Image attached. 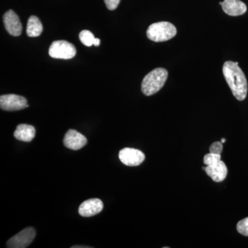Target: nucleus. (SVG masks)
Wrapping results in <instances>:
<instances>
[{
	"label": "nucleus",
	"mask_w": 248,
	"mask_h": 248,
	"mask_svg": "<svg viewBox=\"0 0 248 248\" xmlns=\"http://www.w3.org/2000/svg\"><path fill=\"white\" fill-rule=\"evenodd\" d=\"M223 76L231 89L233 95L239 101L246 99L248 93V81L238 62L228 61L223 67Z\"/></svg>",
	"instance_id": "nucleus-1"
},
{
	"label": "nucleus",
	"mask_w": 248,
	"mask_h": 248,
	"mask_svg": "<svg viewBox=\"0 0 248 248\" xmlns=\"http://www.w3.org/2000/svg\"><path fill=\"white\" fill-rule=\"evenodd\" d=\"M169 73L162 68H155L144 78L141 84V91L146 96H151L159 92L164 86Z\"/></svg>",
	"instance_id": "nucleus-2"
},
{
	"label": "nucleus",
	"mask_w": 248,
	"mask_h": 248,
	"mask_svg": "<svg viewBox=\"0 0 248 248\" xmlns=\"http://www.w3.org/2000/svg\"><path fill=\"white\" fill-rule=\"evenodd\" d=\"M146 34L148 38L153 42H166L176 35L177 29L170 22H156L148 27Z\"/></svg>",
	"instance_id": "nucleus-3"
},
{
	"label": "nucleus",
	"mask_w": 248,
	"mask_h": 248,
	"mask_svg": "<svg viewBox=\"0 0 248 248\" xmlns=\"http://www.w3.org/2000/svg\"><path fill=\"white\" fill-rule=\"evenodd\" d=\"M76 48L71 43L65 40L55 41L49 48V55L55 59L70 60L76 55Z\"/></svg>",
	"instance_id": "nucleus-4"
},
{
	"label": "nucleus",
	"mask_w": 248,
	"mask_h": 248,
	"mask_svg": "<svg viewBox=\"0 0 248 248\" xmlns=\"http://www.w3.org/2000/svg\"><path fill=\"white\" fill-rule=\"evenodd\" d=\"M36 232L34 228H25L8 241L6 247L9 248H27L33 241Z\"/></svg>",
	"instance_id": "nucleus-5"
},
{
	"label": "nucleus",
	"mask_w": 248,
	"mask_h": 248,
	"mask_svg": "<svg viewBox=\"0 0 248 248\" xmlns=\"http://www.w3.org/2000/svg\"><path fill=\"white\" fill-rule=\"evenodd\" d=\"M0 107L6 111L22 110L29 107L27 100L22 96L17 94H4L0 97Z\"/></svg>",
	"instance_id": "nucleus-6"
},
{
	"label": "nucleus",
	"mask_w": 248,
	"mask_h": 248,
	"mask_svg": "<svg viewBox=\"0 0 248 248\" xmlns=\"http://www.w3.org/2000/svg\"><path fill=\"white\" fill-rule=\"evenodd\" d=\"M120 161L125 166H138L145 160V155L140 150L125 148L119 153Z\"/></svg>",
	"instance_id": "nucleus-7"
},
{
	"label": "nucleus",
	"mask_w": 248,
	"mask_h": 248,
	"mask_svg": "<svg viewBox=\"0 0 248 248\" xmlns=\"http://www.w3.org/2000/svg\"><path fill=\"white\" fill-rule=\"evenodd\" d=\"M3 21L5 29L10 35L17 37L22 33V25L17 15L12 10H9L4 15Z\"/></svg>",
	"instance_id": "nucleus-8"
},
{
	"label": "nucleus",
	"mask_w": 248,
	"mask_h": 248,
	"mask_svg": "<svg viewBox=\"0 0 248 248\" xmlns=\"http://www.w3.org/2000/svg\"><path fill=\"white\" fill-rule=\"evenodd\" d=\"M87 143V139L76 130H68L63 139V144L73 151H78Z\"/></svg>",
	"instance_id": "nucleus-9"
},
{
	"label": "nucleus",
	"mask_w": 248,
	"mask_h": 248,
	"mask_svg": "<svg viewBox=\"0 0 248 248\" xmlns=\"http://www.w3.org/2000/svg\"><path fill=\"white\" fill-rule=\"evenodd\" d=\"M104 208L103 202L99 199L85 201L80 205L79 214L81 217H91L100 213Z\"/></svg>",
	"instance_id": "nucleus-10"
},
{
	"label": "nucleus",
	"mask_w": 248,
	"mask_h": 248,
	"mask_svg": "<svg viewBox=\"0 0 248 248\" xmlns=\"http://www.w3.org/2000/svg\"><path fill=\"white\" fill-rule=\"evenodd\" d=\"M205 171L209 177H211L215 182H223L228 174V169L226 164L221 160L207 166Z\"/></svg>",
	"instance_id": "nucleus-11"
},
{
	"label": "nucleus",
	"mask_w": 248,
	"mask_h": 248,
	"mask_svg": "<svg viewBox=\"0 0 248 248\" xmlns=\"http://www.w3.org/2000/svg\"><path fill=\"white\" fill-rule=\"evenodd\" d=\"M223 11L231 16H239L247 11V6L240 0H224L221 5Z\"/></svg>",
	"instance_id": "nucleus-12"
},
{
	"label": "nucleus",
	"mask_w": 248,
	"mask_h": 248,
	"mask_svg": "<svg viewBox=\"0 0 248 248\" xmlns=\"http://www.w3.org/2000/svg\"><path fill=\"white\" fill-rule=\"evenodd\" d=\"M35 136V128L28 124H19L14 133V137L19 141L30 142Z\"/></svg>",
	"instance_id": "nucleus-13"
},
{
	"label": "nucleus",
	"mask_w": 248,
	"mask_h": 248,
	"mask_svg": "<svg viewBox=\"0 0 248 248\" xmlns=\"http://www.w3.org/2000/svg\"><path fill=\"white\" fill-rule=\"evenodd\" d=\"M43 31V26L40 19L36 16H31L28 20L27 33L29 37H36L40 36Z\"/></svg>",
	"instance_id": "nucleus-14"
},
{
	"label": "nucleus",
	"mask_w": 248,
	"mask_h": 248,
	"mask_svg": "<svg viewBox=\"0 0 248 248\" xmlns=\"http://www.w3.org/2000/svg\"><path fill=\"white\" fill-rule=\"evenodd\" d=\"M79 40L83 45L86 46H91L95 40L94 35L90 31L84 30L79 33Z\"/></svg>",
	"instance_id": "nucleus-15"
},
{
	"label": "nucleus",
	"mask_w": 248,
	"mask_h": 248,
	"mask_svg": "<svg viewBox=\"0 0 248 248\" xmlns=\"http://www.w3.org/2000/svg\"><path fill=\"white\" fill-rule=\"evenodd\" d=\"M236 229L240 234L248 236V217L241 220L238 223Z\"/></svg>",
	"instance_id": "nucleus-16"
},
{
	"label": "nucleus",
	"mask_w": 248,
	"mask_h": 248,
	"mask_svg": "<svg viewBox=\"0 0 248 248\" xmlns=\"http://www.w3.org/2000/svg\"><path fill=\"white\" fill-rule=\"evenodd\" d=\"M220 160H221V155L213 154V153H210L204 156L203 163L204 164L208 166V165L213 164Z\"/></svg>",
	"instance_id": "nucleus-17"
},
{
	"label": "nucleus",
	"mask_w": 248,
	"mask_h": 248,
	"mask_svg": "<svg viewBox=\"0 0 248 248\" xmlns=\"http://www.w3.org/2000/svg\"><path fill=\"white\" fill-rule=\"evenodd\" d=\"M223 151V143L221 141L214 142L210 147V152L213 154L221 155Z\"/></svg>",
	"instance_id": "nucleus-18"
},
{
	"label": "nucleus",
	"mask_w": 248,
	"mask_h": 248,
	"mask_svg": "<svg viewBox=\"0 0 248 248\" xmlns=\"http://www.w3.org/2000/svg\"><path fill=\"white\" fill-rule=\"evenodd\" d=\"M121 0H104L107 9L113 11L117 9V6L120 4Z\"/></svg>",
	"instance_id": "nucleus-19"
},
{
	"label": "nucleus",
	"mask_w": 248,
	"mask_h": 248,
	"mask_svg": "<svg viewBox=\"0 0 248 248\" xmlns=\"http://www.w3.org/2000/svg\"><path fill=\"white\" fill-rule=\"evenodd\" d=\"M100 45V40L98 38H95V40L94 41V44H93V45L95 46H99Z\"/></svg>",
	"instance_id": "nucleus-20"
},
{
	"label": "nucleus",
	"mask_w": 248,
	"mask_h": 248,
	"mask_svg": "<svg viewBox=\"0 0 248 248\" xmlns=\"http://www.w3.org/2000/svg\"><path fill=\"white\" fill-rule=\"evenodd\" d=\"M90 248V247H87V246H73V247H72V248Z\"/></svg>",
	"instance_id": "nucleus-21"
},
{
	"label": "nucleus",
	"mask_w": 248,
	"mask_h": 248,
	"mask_svg": "<svg viewBox=\"0 0 248 248\" xmlns=\"http://www.w3.org/2000/svg\"><path fill=\"white\" fill-rule=\"evenodd\" d=\"M225 142H226V139H224V138L222 139V140H221V143H224Z\"/></svg>",
	"instance_id": "nucleus-22"
},
{
	"label": "nucleus",
	"mask_w": 248,
	"mask_h": 248,
	"mask_svg": "<svg viewBox=\"0 0 248 248\" xmlns=\"http://www.w3.org/2000/svg\"><path fill=\"white\" fill-rule=\"evenodd\" d=\"M222 4H223V1H221V2H219V4L221 5V6Z\"/></svg>",
	"instance_id": "nucleus-23"
}]
</instances>
